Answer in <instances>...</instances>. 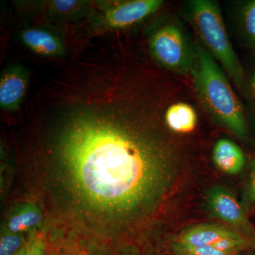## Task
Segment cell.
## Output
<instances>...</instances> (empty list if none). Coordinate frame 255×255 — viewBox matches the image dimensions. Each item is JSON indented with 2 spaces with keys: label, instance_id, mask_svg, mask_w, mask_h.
I'll return each mask as SVG.
<instances>
[{
  "label": "cell",
  "instance_id": "ffe728a7",
  "mask_svg": "<svg viewBox=\"0 0 255 255\" xmlns=\"http://www.w3.org/2000/svg\"><path fill=\"white\" fill-rule=\"evenodd\" d=\"M251 84L252 87H253V92H254L255 96V73H253V75H252Z\"/></svg>",
  "mask_w": 255,
  "mask_h": 255
},
{
  "label": "cell",
  "instance_id": "2e32d148",
  "mask_svg": "<svg viewBox=\"0 0 255 255\" xmlns=\"http://www.w3.org/2000/svg\"><path fill=\"white\" fill-rule=\"evenodd\" d=\"M242 20L246 36L255 48V0L245 5L242 12Z\"/></svg>",
  "mask_w": 255,
  "mask_h": 255
},
{
  "label": "cell",
  "instance_id": "7c38bea8",
  "mask_svg": "<svg viewBox=\"0 0 255 255\" xmlns=\"http://www.w3.org/2000/svg\"><path fill=\"white\" fill-rule=\"evenodd\" d=\"M164 120L169 130L178 133H186L195 128L198 117L191 106L179 102L167 109Z\"/></svg>",
  "mask_w": 255,
  "mask_h": 255
},
{
  "label": "cell",
  "instance_id": "52a82bcc",
  "mask_svg": "<svg viewBox=\"0 0 255 255\" xmlns=\"http://www.w3.org/2000/svg\"><path fill=\"white\" fill-rule=\"evenodd\" d=\"M29 73L23 65H14L3 70L0 76V108L5 112L19 109L27 91Z\"/></svg>",
  "mask_w": 255,
  "mask_h": 255
},
{
  "label": "cell",
  "instance_id": "6da1fadb",
  "mask_svg": "<svg viewBox=\"0 0 255 255\" xmlns=\"http://www.w3.org/2000/svg\"><path fill=\"white\" fill-rule=\"evenodd\" d=\"M48 144L55 180L80 221L130 227L172 190L180 155L157 114L136 100L95 96L64 110Z\"/></svg>",
  "mask_w": 255,
  "mask_h": 255
},
{
  "label": "cell",
  "instance_id": "30bf717a",
  "mask_svg": "<svg viewBox=\"0 0 255 255\" xmlns=\"http://www.w3.org/2000/svg\"><path fill=\"white\" fill-rule=\"evenodd\" d=\"M213 161L221 172L236 175L244 168L246 156L241 147L227 138L219 139L213 150Z\"/></svg>",
  "mask_w": 255,
  "mask_h": 255
},
{
  "label": "cell",
  "instance_id": "5b68a950",
  "mask_svg": "<svg viewBox=\"0 0 255 255\" xmlns=\"http://www.w3.org/2000/svg\"><path fill=\"white\" fill-rule=\"evenodd\" d=\"M206 203L213 217L246 238L254 249L255 228L243 204L231 191L221 186H214L208 191Z\"/></svg>",
  "mask_w": 255,
  "mask_h": 255
},
{
  "label": "cell",
  "instance_id": "9a60e30c",
  "mask_svg": "<svg viewBox=\"0 0 255 255\" xmlns=\"http://www.w3.org/2000/svg\"><path fill=\"white\" fill-rule=\"evenodd\" d=\"M171 250L174 255H239L223 253L214 246H188L174 241Z\"/></svg>",
  "mask_w": 255,
  "mask_h": 255
},
{
  "label": "cell",
  "instance_id": "484cf974",
  "mask_svg": "<svg viewBox=\"0 0 255 255\" xmlns=\"http://www.w3.org/2000/svg\"></svg>",
  "mask_w": 255,
  "mask_h": 255
},
{
  "label": "cell",
  "instance_id": "cb8c5ba5",
  "mask_svg": "<svg viewBox=\"0 0 255 255\" xmlns=\"http://www.w3.org/2000/svg\"><path fill=\"white\" fill-rule=\"evenodd\" d=\"M129 255V254H128V255Z\"/></svg>",
  "mask_w": 255,
  "mask_h": 255
},
{
  "label": "cell",
  "instance_id": "8992f818",
  "mask_svg": "<svg viewBox=\"0 0 255 255\" xmlns=\"http://www.w3.org/2000/svg\"><path fill=\"white\" fill-rule=\"evenodd\" d=\"M163 4L162 0H132L111 4L105 1L101 26L111 29L129 27L155 13Z\"/></svg>",
  "mask_w": 255,
  "mask_h": 255
},
{
  "label": "cell",
  "instance_id": "603a6c76",
  "mask_svg": "<svg viewBox=\"0 0 255 255\" xmlns=\"http://www.w3.org/2000/svg\"><path fill=\"white\" fill-rule=\"evenodd\" d=\"M80 255H93L90 254V253H87V252H81V253H80Z\"/></svg>",
  "mask_w": 255,
  "mask_h": 255
},
{
  "label": "cell",
  "instance_id": "ac0fdd59",
  "mask_svg": "<svg viewBox=\"0 0 255 255\" xmlns=\"http://www.w3.org/2000/svg\"><path fill=\"white\" fill-rule=\"evenodd\" d=\"M25 255H46V243L42 237L33 238L26 246Z\"/></svg>",
  "mask_w": 255,
  "mask_h": 255
},
{
  "label": "cell",
  "instance_id": "5bb4252c",
  "mask_svg": "<svg viewBox=\"0 0 255 255\" xmlns=\"http://www.w3.org/2000/svg\"><path fill=\"white\" fill-rule=\"evenodd\" d=\"M23 233H2L0 239V255H15L26 246Z\"/></svg>",
  "mask_w": 255,
  "mask_h": 255
},
{
  "label": "cell",
  "instance_id": "e0dca14e",
  "mask_svg": "<svg viewBox=\"0 0 255 255\" xmlns=\"http://www.w3.org/2000/svg\"><path fill=\"white\" fill-rule=\"evenodd\" d=\"M242 204L247 213L255 206V157L252 161L244 191Z\"/></svg>",
  "mask_w": 255,
  "mask_h": 255
},
{
  "label": "cell",
  "instance_id": "ba28073f",
  "mask_svg": "<svg viewBox=\"0 0 255 255\" xmlns=\"http://www.w3.org/2000/svg\"><path fill=\"white\" fill-rule=\"evenodd\" d=\"M240 236L223 223H201L184 228L173 241L188 246H212L225 238Z\"/></svg>",
  "mask_w": 255,
  "mask_h": 255
},
{
  "label": "cell",
  "instance_id": "4fadbf2b",
  "mask_svg": "<svg viewBox=\"0 0 255 255\" xmlns=\"http://www.w3.org/2000/svg\"><path fill=\"white\" fill-rule=\"evenodd\" d=\"M87 1L75 0H54L49 2V14L58 19L67 20L76 17L86 7Z\"/></svg>",
  "mask_w": 255,
  "mask_h": 255
},
{
  "label": "cell",
  "instance_id": "7402d4cb",
  "mask_svg": "<svg viewBox=\"0 0 255 255\" xmlns=\"http://www.w3.org/2000/svg\"><path fill=\"white\" fill-rule=\"evenodd\" d=\"M59 255H80V253H64L63 254Z\"/></svg>",
  "mask_w": 255,
  "mask_h": 255
},
{
  "label": "cell",
  "instance_id": "d4e9b609",
  "mask_svg": "<svg viewBox=\"0 0 255 255\" xmlns=\"http://www.w3.org/2000/svg\"><path fill=\"white\" fill-rule=\"evenodd\" d=\"M254 249H255V247H254Z\"/></svg>",
  "mask_w": 255,
  "mask_h": 255
},
{
  "label": "cell",
  "instance_id": "3957f363",
  "mask_svg": "<svg viewBox=\"0 0 255 255\" xmlns=\"http://www.w3.org/2000/svg\"><path fill=\"white\" fill-rule=\"evenodd\" d=\"M190 14L203 46L241 87L244 71L228 38L219 5L210 0H194L190 3Z\"/></svg>",
  "mask_w": 255,
  "mask_h": 255
},
{
  "label": "cell",
  "instance_id": "d6986e66",
  "mask_svg": "<svg viewBox=\"0 0 255 255\" xmlns=\"http://www.w3.org/2000/svg\"><path fill=\"white\" fill-rule=\"evenodd\" d=\"M239 255H255V249L248 250V251L243 252Z\"/></svg>",
  "mask_w": 255,
  "mask_h": 255
},
{
  "label": "cell",
  "instance_id": "44dd1931",
  "mask_svg": "<svg viewBox=\"0 0 255 255\" xmlns=\"http://www.w3.org/2000/svg\"><path fill=\"white\" fill-rule=\"evenodd\" d=\"M26 246H27V244H26V246L23 247L22 249H21V251L18 252L17 254H16L15 255H25V253H26Z\"/></svg>",
  "mask_w": 255,
  "mask_h": 255
},
{
  "label": "cell",
  "instance_id": "8fae6325",
  "mask_svg": "<svg viewBox=\"0 0 255 255\" xmlns=\"http://www.w3.org/2000/svg\"><path fill=\"white\" fill-rule=\"evenodd\" d=\"M41 210L33 204H26L16 209L6 221L2 233H23L41 224Z\"/></svg>",
  "mask_w": 255,
  "mask_h": 255
},
{
  "label": "cell",
  "instance_id": "7a4b0ae2",
  "mask_svg": "<svg viewBox=\"0 0 255 255\" xmlns=\"http://www.w3.org/2000/svg\"><path fill=\"white\" fill-rule=\"evenodd\" d=\"M193 47L195 63L191 75L198 97L214 120L245 138L248 126L239 99L214 57L200 43Z\"/></svg>",
  "mask_w": 255,
  "mask_h": 255
},
{
  "label": "cell",
  "instance_id": "277c9868",
  "mask_svg": "<svg viewBox=\"0 0 255 255\" xmlns=\"http://www.w3.org/2000/svg\"><path fill=\"white\" fill-rule=\"evenodd\" d=\"M151 54L164 68L182 75L191 74L195 63L194 47L179 26L169 24L151 37Z\"/></svg>",
  "mask_w": 255,
  "mask_h": 255
},
{
  "label": "cell",
  "instance_id": "9c48e42d",
  "mask_svg": "<svg viewBox=\"0 0 255 255\" xmlns=\"http://www.w3.org/2000/svg\"><path fill=\"white\" fill-rule=\"evenodd\" d=\"M19 38L26 48L36 54L51 58L65 54V47L59 37L44 28H25L20 33Z\"/></svg>",
  "mask_w": 255,
  "mask_h": 255
}]
</instances>
